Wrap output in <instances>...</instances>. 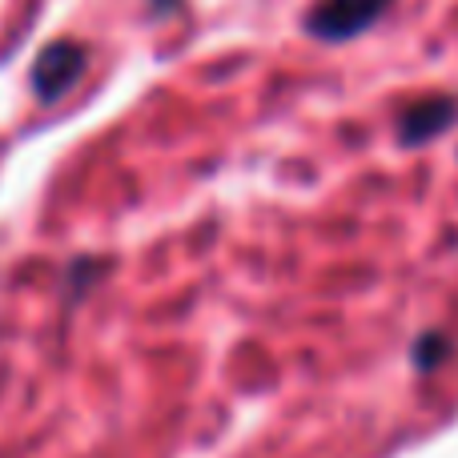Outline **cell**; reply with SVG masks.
I'll return each mask as SVG.
<instances>
[{
    "label": "cell",
    "instance_id": "277c9868",
    "mask_svg": "<svg viewBox=\"0 0 458 458\" xmlns=\"http://www.w3.org/2000/svg\"><path fill=\"white\" fill-rule=\"evenodd\" d=\"M451 354H454V342H451V334H443V330H427L419 342H414V350H411L414 370H422V374L438 370V366H443Z\"/></svg>",
    "mask_w": 458,
    "mask_h": 458
},
{
    "label": "cell",
    "instance_id": "7a4b0ae2",
    "mask_svg": "<svg viewBox=\"0 0 458 458\" xmlns=\"http://www.w3.org/2000/svg\"><path fill=\"white\" fill-rule=\"evenodd\" d=\"M89 53L77 40H53L48 48H40V56L32 61V93L40 105H56L81 77H85Z\"/></svg>",
    "mask_w": 458,
    "mask_h": 458
},
{
    "label": "cell",
    "instance_id": "3957f363",
    "mask_svg": "<svg viewBox=\"0 0 458 458\" xmlns=\"http://www.w3.org/2000/svg\"><path fill=\"white\" fill-rule=\"evenodd\" d=\"M458 125V97H422V101H411L403 113H398V145H406V149H422V145H430L435 137H443L446 129Z\"/></svg>",
    "mask_w": 458,
    "mask_h": 458
},
{
    "label": "cell",
    "instance_id": "6da1fadb",
    "mask_svg": "<svg viewBox=\"0 0 458 458\" xmlns=\"http://www.w3.org/2000/svg\"><path fill=\"white\" fill-rule=\"evenodd\" d=\"M390 4H394V0H314V8H310L306 21H301V29L314 40L338 45V40H354L358 32L378 24Z\"/></svg>",
    "mask_w": 458,
    "mask_h": 458
}]
</instances>
